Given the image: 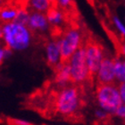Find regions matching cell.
I'll return each mask as SVG.
<instances>
[{
  "instance_id": "26",
  "label": "cell",
  "mask_w": 125,
  "mask_h": 125,
  "mask_svg": "<svg viewBox=\"0 0 125 125\" xmlns=\"http://www.w3.org/2000/svg\"><path fill=\"white\" fill-rule=\"evenodd\" d=\"M88 1H89V2H90V3H92V1H91V0H88Z\"/></svg>"
},
{
  "instance_id": "14",
  "label": "cell",
  "mask_w": 125,
  "mask_h": 125,
  "mask_svg": "<svg viewBox=\"0 0 125 125\" xmlns=\"http://www.w3.org/2000/svg\"><path fill=\"white\" fill-rule=\"evenodd\" d=\"M115 79L120 82H125V61L115 59Z\"/></svg>"
},
{
  "instance_id": "6",
  "label": "cell",
  "mask_w": 125,
  "mask_h": 125,
  "mask_svg": "<svg viewBox=\"0 0 125 125\" xmlns=\"http://www.w3.org/2000/svg\"><path fill=\"white\" fill-rule=\"evenodd\" d=\"M86 51V61L89 68L90 80L92 83L96 77L99 66L104 58V47L98 41L89 37L84 43Z\"/></svg>"
},
{
  "instance_id": "5",
  "label": "cell",
  "mask_w": 125,
  "mask_h": 125,
  "mask_svg": "<svg viewBox=\"0 0 125 125\" xmlns=\"http://www.w3.org/2000/svg\"><path fill=\"white\" fill-rule=\"evenodd\" d=\"M96 96L102 108L111 113L115 114L123 105V99L116 84H97Z\"/></svg>"
},
{
  "instance_id": "19",
  "label": "cell",
  "mask_w": 125,
  "mask_h": 125,
  "mask_svg": "<svg viewBox=\"0 0 125 125\" xmlns=\"http://www.w3.org/2000/svg\"><path fill=\"white\" fill-rule=\"evenodd\" d=\"M118 89H119V92H120L121 97L123 99V102L125 104V82H121L118 85Z\"/></svg>"
},
{
  "instance_id": "3",
  "label": "cell",
  "mask_w": 125,
  "mask_h": 125,
  "mask_svg": "<svg viewBox=\"0 0 125 125\" xmlns=\"http://www.w3.org/2000/svg\"><path fill=\"white\" fill-rule=\"evenodd\" d=\"M61 48V61L62 62H67L72 55L77 50L83 46L85 40L83 39V33L80 27H67L62 31L59 37Z\"/></svg>"
},
{
  "instance_id": "18",
  "label": "cell",
  "mask_w": 125,
  "mask_h": 125,
  "mask_svg": "<svg viewBox=\"0 0 125 125\" xmlns=\"http://www.w3.org/2000/svg\"><path fill=\"white\" fill-rule=\"evenodd\" d=\"M5 51H6V47L5 45H2L0 43V65L2 64L4 61L6 59L5 58Z\"/></svg>"
},
{
  "instance_id": "1",
  "label": "cell",
  "mask_w": 125,
  "mask_h": 125,
  "mask_svg": "<svg viewBox=\"0 0 125 125\" xmlns=\"http://www.w3.org/2000/svg\"><path fill=\"white\" fill-rule=\"evenodd\" d=\"M85 105L84 90L82 85L70 84L53 90L47 102L42 110L41 115L45 117H61L64 121L73 123L83 122L80 110Z\"/></svg>"
},
{
  "instance_id": "25",
  "label": "cell",
  "mask_w": 125,
  "mask_h": 125,
  "mask_svg": "<svg viewBox=\"0 0 125 125\" xmlns=\"http://www.w3.org/2000/svg\"><path fill=\"white\" fill-rule=\"evenodd\" d=\"M4 5H5V0H0V9Z\"/></svg>"
},
{
  "instance_id": "8",
  "label": "cell",
  "mask_w": 125,
  "mask_h": 125,
  "mask_svg": "<svg viewBox=\"0 0 125 125\" xmlns=\"http://www.w3.org/2000/svg\"><path fill=\"white\" fill-rule=\"evenodd\" d=\"M27 27L32 33H46L51 30L46 13H39L35 11H30V17Z\"/></svg>"
},
{
  "instance_id": "2",
  "label": "cell",
  "mask_w": 125,
  "mask_h": 125,
  "mask_svg": "<svg viewBox=\"0 0 125 125\" xmlns=\"http://www.w3.org/2000/svg\"><path fill=\"white\" fill-rule=\"evenodd\" d=\"M33 33L22 24L15 21L3 24V43L12 51H22L31 46Z\"/></svg>"
},
{
  "instance_id": "7",
  "label": "cell",
  "mask_w": 125,
  "mask_h": 125,
  "mask_svg": "<svg viewBox=\"0 0 125 125\" xmlns=\"http://www.w3.org/2000/svg\"><path fill=\"white\" fill-rule=\"evenodd\" d=\"M115 59L104 55L96 74L97 84H115Z\"/></svg>"
},
{
  "instance_id": "4",
  "label": "cell",
  "mask_w": 125,
  "mask_h": 125,
  "mask_svg": "<svg viewBox=\"0 0 125 125\" xmlns=\"http://www.w3.org/2000/svg\"><path fill=\"white\" fill-rule=\"evenodd\" d=\"M68 64L70 66L71 79L72 82L76 85H83L86 82L92 83L89 75V68L86 61V51L85 46H81L76 51L72 57L68 61Z\"/></svg>"
},
{
  "instance_id": "22",
  "label": "cell",
  "mask_w": 125,
  "mask_h": 125,
  "mask_svg": "<svg viewBox=\"0 0 125 125\" xmlns=\"http://www.w3.org/2000/svg\"><path fill=\"white\" fill-rule=\"evenodd\" d=\"M119 52L121 54H123V55H125V43H123V44L121 45V47L120 49H119Z\"/></svg>"
},
{
  "instance_id": "23",
  "label": "cell",
  "mask_w": 125,
  "mask_h": 125,
  "mask_svg": "<svg viewBox=\"0 0 125 125\" xmlns=\"http://www.w3.org/2000/svg\"><path fill=\"white\" fill-rule=\"evenodd\" d=\"M0 41H3V24L0 22Z\"/></svg>"
},
{
  "instance_id": "11",
  "label": "cell",
  "mask_w": 125,
  "mask_h": 125,
  "mask_svg": "<svg viewBox=\"0 0 125 125\" xmlns=\"http://www.w3.org/2000/svg\"><path fill=\"white\" fill-rule=\"evenodd\" d=\"M46 15L47 17V20H48V22L51 26L52 31H56V32L61 27H62V25L67 20L66 18L67 14L62 10H61L60 8H58L56 5L50 8L49 10L47 11V13H46Z\"/></svg>"
},
{
  "instance_id": "13",
  "label": "cell",
  "mask_w": 125,
  "mask_h": 125,
  "mask_svg": "<svg viewBox=\"0 0 125 125\" xmlns=\"http://www.w3.org/2000/svg\"><path fill=\"white\" fill-rule=\"evenodd\" d=\"M52 6L48 0H27V7L30 11L47 13Z\"/></svg>"
},
{
  "instance_id": "12",
  "label": "cell",
  "mask_w": 125,
  "mask_h": 125,
  "mask_svg": "<svg viewBox=\"0 0 125 125\" xmlns=\"http://www.w3.org/2000/svg\"><path fill=\"white\" fill-rule=\"evenodd\" d=\"M21 7L14 5H4L0 9V22L4 24L14 21Z\"/></svg>"
},
{
  "instance_id": "17",
  "label": "cell",
  "mask_w": 125,
  "mask_h": 125,
  "mask_svg": "<svg viewBox=\"0 0 125 125\" xmlns=\"http://www.w3.org/2000/svg\"><path fill=\"white\" fill-rule=\"evenodd\" d=\"M7 123L9 125H33L31 123L25 122L22 120H18V119H13V118H7L6 120Z\"/></svg>"
},
{
  "instance_id": "9",
  "label": "cell",
  "mask_w": 125,
  "mask_h": 125,
  "mask_svg": "<svg viewBox=\"0 0 125 125\" xmlns=\"http://www.w3.org/2000/svg\"><path fill=\"white\" fill-rule=\"evenodd\" d=\"M45 51L47 65L54 70L58 64L62 62L59 38H54L51 40L47 41L45 45Z\"/></svg>"
},
{
  "instance_id": "16",
  "label": "cell",
  "mask_w": 125,
  "mask_h": 125,
  "mask_svg": "<svg viewBox=\"0 0 125 125\" xmlns=\"http://www.w3.org/2000/svg\"><path fill=\"white\" fill-rule=\"evenodd\" d=\"M56 6L63 11L66 14L75 9L74 0H56Z\"/></svg>"
},
{
  "instance_id": "15",
  "label": "cell",
  "mask_w": 125,
  "mask_h": 125,
  "mask_svg": "<svg viewBox=\"0 0 125 125\" xmlns=\"http://www.w3.org/2000/svg\"><path fill=\"white\" fill-rule=\"evenodd\" d=\"M30 17V10L28 9L27 6H21L18 11L17 16H16L14 21L17 23L22 24V25H26L28 24Z\"/></svg>"
},
{
  "instance_id": "24",
  "label": "cell",
  "mask_w": 125,
  "mask_h": 125,
  "mask_svg": "<svg viewBox=\"0 0 125 125\" xmlns=\"http://www.w3.org/2000/svg\"><path fill=\"white\" fill-rule=\"evenodd\" d=\"M50 3H51V5H53V6H55V5H56V0H48Z\"/></svg>"
},
{
  "instance_id": "21",
  "label": "cell",
  "mask_w": 125,
  "mask_h": 125,
  "mask_svg": "<svg viewBox=\"0 0 125 125\" xmlns=\"http://www.w3.org/2000/svg\"><path fill=\"white\" fill-rule=\"evenodd\" d=\"M115 115H118L119 117L124 118L125 119V104H123V105L115 112Z\"/></svg>"
},
{
  "instance_id": "10",
  "label": "cell",
  "mask_w": 125,
  "mask_h": 125,
  "mask_svg": "<svg viewBox=\"0 0 125 125\" xmlns=\"http://www.w3.org/2000/svg\"><path fill=\"white\" fill-rule=\"evenodd\" d=\"M55 72V84L58 88L73 84L71 79L70 66L68 62H61L54 69Z\"/></svg>"
},
{
  "instance_id": "20",
  "label": "cell",
  "mask_w": 125,
  "mask_h": 125,
  "mask_svg": "<svg viewBox=\"0 0 125 125\" xmlns=\"http://www.w3.org/2000/svg\"><path fill=\"white\" fill-rule=\"evenodd\" d=\"M115 25L117 26L118 29H119V31L122 32V34L125 36V28L123 27V25L122 24V22L119 21V19L116 18V17L115 18Z\"/></svg>"
}]
</instances>
